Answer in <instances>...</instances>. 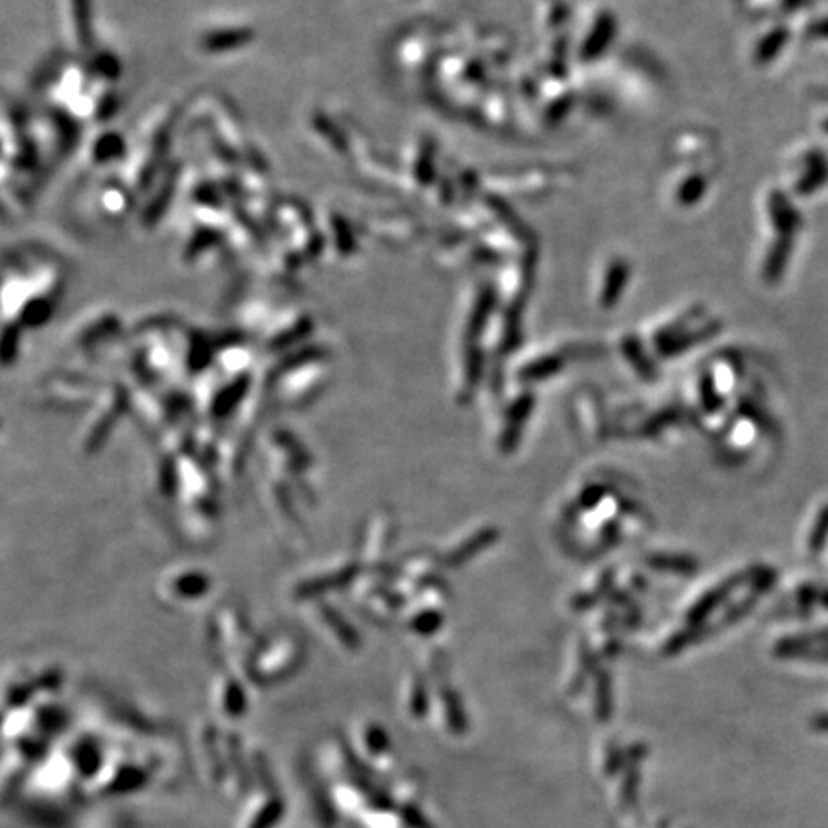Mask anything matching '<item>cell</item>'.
Instances as JSON below:
<instances>
[{
	"label": "cell",
	"instance_id": "6da1fadb",
	"mask_svg": "<svg viewBox=\"0 0 828 828\" xmlns=\"http://www.w3.org/2000/svg\"><path fill=\"white\" fill-rule=\"evenodd\" d=\"M248 31V29H246ZM246 31H230V33H213L204 39V45L207 50H229L234 48L232 45H244L248 41V33Z\"/></svg>",
	"mask_w": 828,
	"mask_h": 828
},
{
	"label": "cell",
	"instance_id": "7a4b0ae2",
	"mask_svg": "<svg viewBox=\"0 0 828 828\" xmlns=\"http://www.w3.org/2000/svg\"><path fill=\"white\" fill-rule=\"evenodd\" d=\"M73 18H75V27L79 31L81 43H89L91 39V29H89V2L87 0H73Z\"/></svg>",
	"mask_w": 828,
	"mask_h": 828
}]
</instances>
